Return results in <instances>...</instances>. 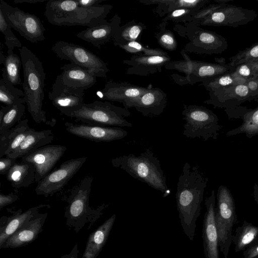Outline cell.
Returning a JSON list of instances; mask_svg holds the SVG:
<instances>
[{
	"label": "cell",
	"instance_id": "47",
	"mask_svg": "<svg viewBox=\"0 0 258 258\" xmlns=\"http://www.w3.org/2000/svg\"><path fill=\"white\" fill-rule=\"evenodd\" d=\"M19 199L18 195L11 192L8 195L0 194V210Z\"/></svg>",
	"mask_w": 258,
	"mask_h": 258
},
{
	"label": "cell",
	"instance_id": "23",
	"mask_svg": "<svg viewBox=\"0 0 258 258\" xmlns=\"http://www.w3.org/2000/svg\"><path fill=\"white\" fill-rule=\"evenodd\" d=\"M47 215V213L36 215L10 236L2 248H18L33 242L42 231Z\"/></svg>",
	"mask_w": 258,
	"mask_h": 258
},
{
	"label": "cell",
	"instance_id": "17",
	"mask_svg": "<svg viewBox=\"0 0 258 258\" xmlns=\"http://www.w3.org/2000/svg\"><path fill=\"white\" fill-rule=\"evenodd\" d=\"M215 194L212 190L205 201L206 211L203 221L202 237L205 258H219V240L215 223Z\"/></svg>",
	"mask_w": 258,
	"mask_h": 258
},
{
	"label": "cell",
	"instance_id": "49",
	"mask_svg": "<svg viewBox=\"0 0 258 258\" xmlns=\"http://www.w3.org/2000/svg\"><path fill=\"white\" fill-rule=\"evenodd\" d=\"M247 85L250 95L253 100L258 98V78L254 80L247 81L245 83Z\"/></svg>",
	"mask_w": 258,
	"mask_h": 258
},
{
	"label": "cell",
	"instance_id": "42",
	"mask_svg": "<svg viewBox=\"0 0 258 258\" xmlns=\"http://www.w3.org/2000/svg\"><path fill=\"white\" fill-rule=\"evenodd\" d=\"M125 51L135 54H143L150 56H168V53L160 49L150 48L145 47L138 41L129 42L125 45L118 46Z\"/></svg>",
	"mask_w": 258,
	"mask_h": 258
},
{
	"label": "cell",
	"instance_id": "2",
	"mask_svg": "<svg viewBox=\"0 0 258 258\" xmlns=\"http://www.w3.org/2000/svg\"><path fill=\"white\" fill-rule=\"evenodd\" d=\"M112 8L109 4L83 7L79 5L78 0H49L46 4L44 15L52 25L91 27L104 22Z\"/></svg>",
	"mask_w": 258,
	"mask_h": 258
},
{
	"label": "cell",
	"instance_id": "10",
	"mask_svg": "<svg viewBox=\"0 0 258 258\" xmlns=\"http://www.w3.org/2000/svg\"><path fill=\"white\" fill-rule=\"evenodd\" d=\"M51 49L59 58L90 70L97 77L106 78L109 71L107 64L99 57L78 44L60 40L56 42Z\"/></svg>",
	"mask_w": 258,
	"mask_h": 258
},
{
	"label": "cell",
	"instance_id": "26",
	"mask_svg": "<svg viewBox=\"0 0 258 258\" xmlns=\"http://www.w3.org/2000/svg\"><path fill=\"white\" fill-rule=\"evenodd\" d=\"M235 67L229 63H211L193 60L188 84L202 83L215 76L234 72Z\"/></svg>",
	"mask_w": 258,
	"mask_h": 258
},
{
	"label": "cell",
	"instance_id": "36",
	"mask_svg": "<svg viewBox=\"0 0 258 258\" xmlns=\"http://www.w3.org/2000/svg\"><path fill=\"white\" fill-rule=\"evenodd\" d=\"M183 60L170 61L165 64V69L175 70L185 74V76H181L177 74H172L171 77L174 81L179 85H188L189 78L191 74L192 59L187 54V52L183 48L181 52Z\"/></svg>",
	"mask_w": 258,
	"mask_h": 258
},
{
	"label": "cell",
	"instance_id": "33",
	"mask_svg": "<svg viewBox=\"0 0 258 258\" xmlns=\"http://www.w3.org/2000/svg\"><path fill=\"white\" fill-rule=\"evenodd\" d=\"M146 28V26L144 23L135 20L120 26L113 38L114 45H125L133 41L139 42L142 33Z\"/></svg>",
	"mask_w": 258,
	"mask_h": 258
},
{
	"label": "cell",
	"instance_id": "22",
	"mask_svg": "<svg viewBox=\"0 0 258 258\" xmlns=\"http://www.w3.org/2000/svg\"><path fill=\"white\" fill-rule=\"evenodd\" d=\"M170 61L169 55L135 54L130 59L123 60V63L131 66L126 70L127 75L147 76L157 72L161 73L162 67Z\"/></svg>",
	"mask_w": 258,
	"mask_h": 258
},
{
	"label": "cell",
	"instance_id": "1",
	"mask_svg": "<svg viewBox=\"0 0 258 258\" xmlns=\"http://www.w3.org/2000/svg\"><path fill=\"white\" fill-rule=\"evenodd\" d=\"M208 181V178L198 167H191L187 162L184 164L178 178L175 198L181 227L190 241L194 238Z\"/></svg>",
	"mask_w": 258,
	"mask_h": 258
},
{
	"label": "cell",
	"instance_id": "40",
	"mask_svg": "<svg viewBox=\"0 0 258 258\" xmlns=\"http://www.w3.org/2000/svg\"><path fill=\"white\" fill-rule=\"evenodd\" d=\"M12 28L0 10V31L5 36V44L8 50L13 51L15 47L20 48L22 46L20 41L13 32Z\"/></svg>",
	"mask_w": 258,
	"mask_h": 258
},
{
	"label": "cell",
	"instance_id": "48",
	"mask_svg": "<svg viewBox=\"0 0 258 258\" xmlns=\"http://www.w3.org/2000/svg\"><path fill=\"white\" fill-rule=\"evenodd\" d=\"M244 258H258V239L243 251Z\"/></svg>",
	"mask_w": 258,
	"mask_h": 258
},
{
	"label": "cell",
	"instance_id": "28",
	"mask_svg": "<svg viewBox=\"0 0 258 258\" xmlns=\"http://www.w3.org/2000/svg\"><path fill=\"white\" fill-rule=\"evenodd\" d=\"M28 119L20 121L14 127L0 134V157L13 153L20 146L29 133Z\"/></svg>",
	"mask_w": 258,
	"mask_h": 258
},
{
	"label": "cell",
	"instance_id": "41",
	"mask_svg": "<svg viewBox=\"0 0 258 258\" xmlns=\"http://www.w3.org/2000/svg\"><path fill=\"white\" fill-rule=\"evenodd\" d=\"M229 60L230 61L229 63L233 66L245 62L258 61V42L239 51L231 57Z\"/></svg>",
	"mask_w": 258,
	"mask_h": 258
},
{
	"label": "cell",
	"instance_id": "29",
	"mask_svg": "<svg viewBox=\"0 0 258 258\" xmlns=\"http://www.w3.org/2000/svg\"><path fill=\"white\" fill-rule=\"evenodd\" d=\"M113 214L89 236L82 258H96L106 243L114 223Z\"/></svg>",
	"mask_w": 258,
	"mask_h": 258
},
{
	"label": "cell",
	"instance_id": "20",
	"mask_svg": "<svg viewBox=\"0 0 258 258\" xmlns=\"http://www.w3.org/2000/svg\"><path fill=\"white\" fill-rule=\"evenodd\" d=\"M120 23V17L116 14L109 21L106 20L98 25L87 27L76 36L100 49L101 46L113 39Z\"/></svg>",
	"mask_w": 258,
	"mask_h": 258
},
{
	"label": "cell",
	"instance_id": "35",
	"mask_svg": "<svg viewBox=\"0 0 258 258\" xmlns=\"http://www.w3.org/2000/svg\"><path fill=\"white\" fill-rule=\"evenodd\" d=\"M25 111L24 104L2 106L0 110V134L14 127L17 123L21 121Z\"/></svg>",
	"mask_w": 258,
	"mask_h": 258
},
{
	"label": "cell",
	"instance_id": "51",
	"mask_svg": "<svg viewBox=\"0 0 258 258\" xmlns=\"http://www.w3.org/2000/svg\"><path fill=\"white\" fill-rule=\"evenodd\" d=\"M79 252L78 244L76 243L69 253L62 255L60 258H78Z\"/></svg>",
	"mask_w": 258,
	"mask_h": 258
},
{
	"label": "cell",
	"instance_id": "46",
	"mask_svg": "<svg viewBox=\"0 0 258 258\" xmlns=\"http://www.w3.org/2000/svg\"><path fill=\"white\" fill-rule=\"evenodd\" d=\"M17 159L6 156L0 158V173L7 175L11 167L17 162Z\"/></svg>",
	"mask_w": 258,
	"mask_h": 258
},
{
	"label": "cell",
	"instance_id": "7",
	"mask_svg": "<svg viewBox=\"0 0 258 258\" xmlns=\"http://www.w3.org/2000/svg\"><path fill=\"white\" fill-rule=\"evenodd\" d=\"M182 114L185 121L183 135L186 138H198L204 141L217 139L221 126L213 111L203 106L184 104Z\"/></svg>",
	"mask_w": 258,
	"mask_h": 258
},
{
	"label": "cell",
	"instance_id": "43",
	"mask_svg": "<svg viewBox=\"0 0 258 258\" xmlns=\"http://www.w3.org/2000/svg\"><path fill=\"white\" fill-rule=\"evenodd\" d=\"M210 2V1L208 0H167L165 15L179 8H188L200 10Z\"/></svg>",
	"mask_w": 258,
	"mask_h": 258
},
{
	"label": "cell",
	"instance_id": "30",
	"mask_svg": "<svg viewBox=\"0 0 258 258\" xmlns=\"http://www.w3.org/2000/svg\"><path fill=\"white\" fill-rule=\"evenodd\" d=\"M7 180L15 188L27 187L35 180V168L30 162H16L6 175Z\"/></svg>",
	"mask_w": 258,
	"mask_h": 258
},
{
	"label": "cell",
	"instance_id": "18",
	"mask_svg": "<svg viewBox=\"0 0 258 258\" xmlns=\"http://www.w3.org/2000/svg\"><path fill=\"white\" fill-rule=\"evenodd\" d=\"M84 95V90L66 86L55 80L48 98L55 108L67 116L82 106Z\"/></svg>",
	"mask_w": 258,
	"mask_h": 258
},
{
	"label": "cell",
	"instance_id": "11",
	"mask_svg": "<svg viewBox=\"0 0 258 258\" xmlns=\"http://www.w3.org/2000/svg\"><path fill=\"white\" fill-rule=\"evenodd\" d=\"M0 10L12 28L27 40L36 43L45 39V28L40 19L1 0Z\"/></svg>",
	"mask_w": 258,
	"mask_h": 258
},
{
	"label": "cell",
	"instance_id": "45",
	"mask_svg": "<svg viewBox=\"0 0 258 258\" xmlns=\"http://www.w3.org/2000/svg\"><path fill=\"white\" fill-rule=\"evenodd\" d=\"M198 11L188 8L177 9L168 14L167 16L162 19V21H172L177 23L191 22L194 15Z\"/></svg>",
	"mask_w": 258,
	"mask_h": 258
},
{
	"label": "cell",
	"instance_id": "27",
	"mask_svg": "<svg viewBox=\"0 0 258 258\" xmlns=\"http://www.w3.org/2000/svg\"><path fill=\"white\" fill-rule=\"evenodd\" d=\"M53 139L54 136L50 130L36 131L33 128H30L28 134L20 146L7 156L17 159L22 158L50 143Z\"/></svg>",
	"mask_w": 258,
	"mask_h": 258
},
{
	"label": "cell",
	"instance_id": "39",
	"mask_svg": "<svg viewBox=\"0 0 258 258\" xmlns=\"http://www.w3.org/2000/svg\"><path fill=\"white\" fill-rule=\"evenodd\" d=\"M167 24V22L162 21L159 25V30L155 37L162 48L169 51H173L177 48V42L173 32L166 28Z\"/></svg>",
	"mask_w": 258,
	"mask_h": 258
},
{
	"label": "cell",
	"instance_id": "12",
	"mask_svg": "<svg viewBox=\"0 0 258 258\" xmlns=\"http://www.w3.org/2000/svg\"><path fill=\"white\" fill-rule=\"evenodd\" d=\"M87 157L71 159L63 162L37 182L35 191L37 195L48 197L61 190L78 172Z\"/></svg>",
	"mask_w": 258,
	"mask_h": 258
},
{
	"label": "cell",
	"instance_id": "13",
	"mask_svg": "<svg viewBox=\"0 0 258 258\" xmlns=\"http://www.w3.org/2000/svg\"><path fill=\"white\" fill-rule=\"evenodd\" d=\"M257 14L253 10L226 4L201 20L200 26L237 27L253 21Z\"/></svg>",
	"mask_w": 258,
	"mask_h": 258
},
{
	"label": "cell",
	"instance_id": "52",
	"mask_svg": "<svg viewBox=\"0 0 258 258\" xmlns=\"http://www.w3.org/2000/svg\"><path fill=\"white\" fill-rule=\"evenodd\" d=\"M46 0H14L15 4H22L23 3H27L29 4H36L37 3H42Z\"/></svg>",
	"mask_w": 258,
	"mask_h": 258
},
{
	"label": "cell",
	"instance_id": "4",
	"mask_svg": "<svg viewBox=\"0 0 258 258\" xmlns=\"http://www.w3.org/2000/svg\"><path fill=\"white\" fill-rule=\"evenodd\" d=\"M93 180L92 176H86L70 190L67 199L68 204L64 211L66 225L76 233L84 226H87V229L91 228L109 206L105 203L96 208L89 206Z\"/></svg>",
	"mask_w": 258,
	"mask_h": 258
},
{
	"label": "cell",
	"instance_id": "16",
	"mask_svg": "<svg viewBox=\"0 0 258 258\" xmlns=\"http://www.w3.org/2000/svg\"><path fill=\"white\" fill-rule=\"evenodd\" d=\"M68 132L76 136L96 142H111L124 138L128 135L120 127L66 122Z\"/></svg>",
	"mask_w": 258,
	"mask_h": 258
},
{
	"label": "cell",
	"instance_id": "25",
	"mask_svg": "<svg viewBox=\"0 0 258 258\" xmlns=\"http://www.w3.org/2000/svg\"><path fill=\"white\" fill-rule=\"evenodd\" d=\"M149 87H144L127 82H107L101 91L102 100L118 102L124 105L131 100L137 98Z\"/></svg>",
	"mask_w": 258,
	"mask_h": 258
},
{
	"label": "cell",
	"instance_id": "6",
	"mask_svg": "<svg viewBox=\"0 0 258 258\" xmlns=\"http://www.w3.org/2000/svg\"><path fill=\"white\" fill-rule=\"evenodd\" d=\"M131 115L128 109L115 106L108 101L95 100L83 103L77 110L67 116L75 118L83 123L115 127H133V124L125 119Z\"/></svg>",
	"mask_w": 258,
	"mask_h": 258
},
{
	"label": "cell",
	"instance_id": "44",
	"mask_svg": "<svg viewBox=\"0 0 258 258\" xmlns=\"http://www.w3.org/2000/svg\"><path fill=\"white\" fill-rule=\"evenodd\" d=\"M234 73L246 82L254 80L258 78V61L238 64Z\"/></svg>",
	"mask_w": 258,
	"mask_h": 258
},
{
	"label": "cell",
	"instance_id": "53",
	"mask_svg": "<svg viewBox=\"0 0 258 258\" xmlns=\"http://www.w3.org/2000/svg\"><path fill=\"white\" fill-rule=\"evenodd\" d=\"M253 198L258 206V184L255 183L253 186Z\"/></svg>",
	"mask_w": 258,
	"mask_h": 258
},
{
	"label": "cell",
	"instance_id": "31",
	"mask_svg": "<svg viewBox=\"0 0 258 258\" xmlns=\"http://www.w3.org/2000/svg\"><path fill=\"white\" fill-rule=\"evenodd\" d=\"M254 100L258 102V98ZM239 119L242 120L239 126L228 131L226 136H232L244 134L249 139L258 135V106L254 109H248L243 107Z\"/></svg>",
	"mask_w": 258,
	"mask_h": 258
},
{
	"label": "cell",
	"instance_id": "38",
	"mask_svg": "<svg viewBox=\"0 0 258 258\" xmlns=\"http://www.w3.org/2000/svg\"><path fill=\"white\" fill-rule=\"evenodd\" d=\"M24 92L14 86L0 80V101L6 106H13L25 103Z\"/></svg>",
	"mask_w": 258,
	"mask_h": 258
},
{
	"label": "cell",
	"instance_id": "19",
	"mask_svg": "<svg viewBox=\"0 0 258 258\" xmlns=\"http://www.w3.org/2000/svg\"><path fill=\"white\" fill-rule=\"evenodd\" d=\"M167 103L166 93L159 88L149 87V89L137 98L134 99L124 105L128 109L135 108L144 116L160 115Z\"/></svg>",
	"mask_w": 258,
	"mask_h": 258
},
{
	"label": "cell",
	"instance_id": "24",
	"mask_svg": "<svg viewBox=\"0 0 258 258\" xmlns=\"http://www.w3.org/2000/svg\"><path fill=\"white\" fill-rule=\"evenodd\" d=\"M48 205L41 204L31 207L24 212L21 209L13 212L10 216H3L0 219V248L7 240L25 224L38 214L41 209Z\"/></svg>",
	"mask_w": 258,
	"mask_h": 258
},
{
	"label": "cell",
	"instance_id": "3",
	"mask_svg": "<svg viewBox=\"0 0 258 258\" xmlns=\"http://www.w3.org/2000/svg\"><path fill=\"white\" fill-rule=\"evenodd\" d=\"M23 71L24 99L32 119L37 123H46V111L43 110L45 73L38 57L25 46L19 48Z\"/></svg>",
	"mask_w": 258,
	"mask_h": 258
},
{
	"label": "cell",
	"instance_id": "9",
	"mask_svg": "<svg viewBox=\"0 0 258 258\" xmlns=\"http://www.w3.org/2000/svg\"><path fill=\"white\" fill-rule=\"evenodd\" d=\"M215 219L220 250L227 258L232 243V228L237 222L234 198L227 187L221 185L217 191Z\"/></svg>",
	"mask_w": 258,
	"mask_h": 258
},
{
	"label": "cell",
	"instance_id": "32",
	"mask_svg": "<svg viewBox=\"0 0 258 258\" xmlns=\"http://www.w3.org/2000/svg\"><path fill=\"white\" fill-rule=\"evenodd\" d=\"M258 239V226L246 221L242 225L236 228L232 235V243L235 252L244 251Z\"/></svg>",
	"mask_w": 258,
	"mask_h": 258
},
{
	"label": "cell",
	"instance_id": "15",
	"mask_svg": "<svg viewBox=\"0 0 258 258\" xmlns=\"http://www.w3.org/2000/svg\"><path fill=\"white\" fill-rule=\"evenodd\" d=\"M67 150L66 146L47 145L22 158V161L32 163L35 168L37 182L47 175Z\"/></svg>",
	"mask_w": 258,
	"mask_h": 258
},
{
	"label": "cell",
	"instance_id": "37",
	"mask_svg": "<svg viewBox=\"0 0 258 258\" xmlns=\"http://www.w3.org/2000/svg\"><path fill=\"white\" fill-rule=\"evenodd\" d=\"M246 82V81L236 75L234 72H232L207 79L202 83L209 92L221 88L243 84Z\"/></svg>",
	"mask_w": 258,
	"mask_h": 258
},
{
	"label": "cell",
	"instance_id": "5",
	"mask_svg": "<svg viewBox=\"0 0 258 258\" xmlns=\"http://www.w3.org/2000/svg\"><path fill=\"white\" fill-rule=\"evenodd\" d=\"M111 163L114 167L124 170L134 178L163 194L168 189L160 161L149 149L137 156L130 154L113 158Z\"/></svg>",
	"mask_w": 258,
	"mask_h": 258
},
{
	"label": "cell",
	"instance_id": "34",
	"mask_svg": "<svg viewBox=\"0 0 258 258\" xmlns=\"http://www.w3.org/2000/svg\"><path fill=\"white\" fill-rule=\"evenodd\" d=\"M3 64L2 79L13 86L21 85L20 70L22 66L21 58L13 50H8Z\"/></svg>",
	"mask_w": 258,
	"mask_h": 258
},
{
	"label": "cell",
	"instance_id": "50",
	"mask_svg": "<svg viewBox=\"0 0 258 258\" xmlns=\"http://www.w3.org/2000/svg\"><path fill=\"white\" fill-rule=\"evenodd\" d=\"M105 0H78L80 6L89 8L101 5V3Z\"/></svg>",
	"mask_w": 258,
	"mask_h": 258
},
{
	"label": "cell",
	"instance_id": "8",
	"mask_svg": "<svg viewBox=\"0 0 258 258\" xmlns=\"http://www.w3.org/2000/svg\"><path fill=\"white\" fill-rule=\"evenodd\" d=\"M174 30L189 40L184 49L187 52L213 54L224 52L228 47L226 39L215 32L203 29L194 22L176 24Z\"/></svg>",
	"mask_w": 258,
	"mask_h": 258
},
{
	"label": "cell",
	"instance_id": "14",
	"mask_svg": "<svg viewBox=\"0 0 258 258\" xmlns=\"http://www.w3.org/2000/svg\"><path fill=\"white\" fill-rule=\"evenodd\" d=\"M209 99L204 103L225 109L227 114L235 110L244 102L253 100L246 85L238 84L209 91Z\"/></svg>",
	"mask_w": 258,
	"mask_h": 258
},
{
	"label": "cell",
	"instance_id": "54",
	"mask_svg": "<svg viewBox=\"0 0 258 258\" xmlns=\"http://www.w3.org/2000/svg\"><path fill=\"white\" fill-rule=\"evenodd\" d=\"M257 2H258V0H256Z\"/></svg>",
	"mask_w": 258,
	"mask_h": 258
},
{
	"label": "cell",
	"instance_id": "21",
	"mask_svg": "<svg viewBox=\"0 0 258 258\" xmlns=\"http://www.w3.org/2000/svg\"><path fill=\"white\" fill-rule=\"evenodd\" d=\"M60 69L62 72L56 80L66 86L85 90L97 81L94 73L74 63L66 64Z\"/></svg>",
	"mask_w": 258,
	"mask_h": 258
}]
</instances>
